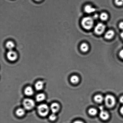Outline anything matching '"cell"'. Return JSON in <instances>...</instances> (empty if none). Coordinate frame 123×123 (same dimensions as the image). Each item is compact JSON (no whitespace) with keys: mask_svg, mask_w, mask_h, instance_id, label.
Segmentation results:
<instances>
[{"mask_svg":"<svg viewBox=\"0 0 123 123\" xmlns=\"http://www.w3.org/2000/svg\"><path fill=\"white\" fill-rule=\"evenodd\" d=\"M82 25L84 29H90L93 28L94 24L93 19L90 17L84 18L81 22Z\"/></svg>","mask_w":123,"mask_h":123,"instance_id":"cell-1","label":"cell"},{"mask_svg":"<svg viewBox=\"0 0 123 123\" xmlns=\"http://www.w3.org/2000/svg\"><path fill=\"white\" fill-rule=\"evenodd\" d=\"M49 109L48 106L45 104L39 105L38 107V112L41 116H46L49 113Z\"/></svg>","mask_w":123,"mask_h":123,"instance_id":"cell-2","label":"cell"},{"mask_svg":"<svg viewBox=\"0 0 123 123\" xmlns=\"http://www.w3.org/2000/svg\"><path fill=\"white\" fill-rule=\"evenodd\" d=\"M105 104L107 107H112L115 105L116 100L115 98L113 96L111 95H107L104 98Z\"/></svg>","mask_w":123,"mask_h":123,"instance_id":"cell-3","label":"cell"},{"mask_svg":"<svg viewBox=\"0 0 123 123\" xmlns=\"http://www.w3.org/2000/svg\"><path fill=\"white\" fill-rule=\"evenodd\" d=\"M23 104L24 108L27 110L32 109L35 106V102L32 99H25Z\"/></svg>","mask_w":123,"mask_h":123,"instance_id":"cell-4","label":"cell"},{"mask_svg":"<svg viewBox=\"0 0 123 123\" xmlns=\"http://www.w3.org/2000/svg\"><path fill=\"white\" fill-rule=\"evenodd\" d=\"M106 28V26L104 24L101 23H98L95 28V32L98 35H101L104 32Z\"/></svg>","mask_w":123,"mask_h":123,"instance_id":"cell-5","label":"cell"},{"mask_svg":"<svg viewBox=\"0 0 123 123\" xmlns=\"http://www.w3.org/2000/svg\"><path fill=\"white\" fill-rule=\"evenodd\" d=\"M17 53L13 50H9L7 54V57L11 61H14L17 58Z\"/></svg>","mask_w":123,"mask_h":123,"instance_id":"cell-6","label":"cell"},{"mask_svg":"<svg viewBox=\"0 0 123 123\" xmlns=\"http://www.w3.org/2000/svg\"><path fill=\"white\" fill-rule=\"evenodd\" d=\"M99 116L101 118L104 120H107L109 117V113L103 110H101Z\"/></svg>","mask_w":123,"mask_h":123,"instance_id":"cell-7","label":"cell"},{"mask_svg":"<svg viewBox=\"0 0 123 123\" xmlns=\"http://www.w3.org/2000/svg\"><path fill=\"white\" fill-rule=\"evenodd\" d=\"M60 109V105L56 103H54L50 106V109L53 113L57 112Z\"/></svg>","mask_w":123,"mask_h":123,"instance_id":"cell-8","label":"cell"},{"mask_svg":"<svg viewBox=\"0 0 123 123\" xmlns=\"http://www.w3.org/2000/svg\"><path fill=\"white\" fill-rule=\"evenodd\" d=\"M84 11L87 13L90 14L94 12L95 11V9L91 6L87 5L85 6Z\"/></svg>","mask_w":123,"mask_h":123,"instance_id":"cell-9","label":"cell"},{"mask_svg":"<svg viewBox=\"0 0 123 123\" xmlns=\"http://www.w3.org/2000/svg\"><path fill=\"white\" fill-rule=\"evenodd\" d=\"M114 34V31L112 30H109L107 31L105 34V37L106 39H110L113 38Z\"/></svg>","mask_w":123,"mask_h":123,"instance_id":"cell-10","label":"cell"},{"mask_svg":"<svg viewBox=\"0 0 123 123\" xmlns=\"http://www.w3.org/2000/svg\"><path fill=\"white\" fill-rule=\"evenodd\" d=\"M26 95L28 96L32 95L34 93V91L32 87H28L25 89L24 91Z\"/></svg>","mask_w":123,"mask_h":123,"instance_id":"cell-11","label":"cell"},{"mask_svg":"<svg viewBox=\"0 0 123 123\" xmlns=\"http://www.w3.org/2000/svg\"><path fill=\"white\" fill-rule=\"evenodd\" d=\"M44 83L43 81H39L37 82L35 84V88L38 90H41L43 88Z\"/></svg>","mask_w":123,"mask_h":123,"instance_id":"cell-12","label":"cell"},{"mask_svg":"<svg viewBox=\"0 0 123 123\" xmlns=\"http://www.w3.org/2000/svg\"><path fill=\"white\" fill-rule=\"evenodd\" d=\"M94 100L95 102L99 103L102 102L104 100L103 97L100 95H97L95 96Z\"/></svg>","mask_w":123,"mask_h":123,"instance_id":"cell-13","label":"cell"},{"mask_svg":"<svg viewBox=\"0 0 123 123\" xmlns=\"http://www.w3.org/2000/svg\"><path fill=\"white\" fill-rule=\"evenodd\" d=\"M45 98V95L43 93H40L37 95L36 99L38 101L40 102L43 101Z\"/></svg>","mask_w":123,"mask_h":123,"instance_id":"cell-14","label":"cell"},{"mask_svg":"<svg viewBox=\"0 0 123 123\" xmlns=\"http://www.w3.org/2000/svg\"><path fill=\"white\" fill-rule=\"evenodd\" d=\"M80 49L82 51L85 52L88 51L89 49V47L87 44L83 43L80 45Z\"/></svg>","mask_w":123,"mask_h":123,"instance_id":"cell-15","label":"cell"},{"mask_svg":"<svg viewBox=\"0 0 123 123\" xmlns=\"http://www.w3.org/2000/svg\"><path fill=\"white\" fill-rule=\"evenodd\" d=\"M6 46L9 50H12L15 46V45L13 42L11 41H8L7 42Z\"/></svg>","mask_w":123,"mask_h":123,"instance_id":"cell-16","label":"cell"},{"mask_svg":"<svg viewBox=\"0 0 123 123\" xmlns=\"http://www.w3.org/2000/svg\"><path fill=\"white\" fill-rule=\"evenodd\" d=\"M25 112L24 109L19 108L16 111V114L19 117H22L24 115Z\"/></svg>","mask_w":123,"mask_h":123,"instance_id":"cell-17","label":"cell"},{"mask_svg":"<svg viewBox=\"0 0 123 123\" xmlns=\"http://www.w3.org/2000/svg\"><path fill=\"white\" fill-rule=\"evenodd\" d=\"M79 80L78 77L76 75H73L71 77L70 81L71 82L74 84L78 83Z\"/></svg>","mask_w":123,"mask_h":123,"instance_id":"cell-18","label":"cell"},{"mask_svg":"<svg viewBox=\"0 0 123 123\" xmlns=\"http://www.w3.org/2000/svg\"><path fill=\"white\" fill-rule=\"evenodd\" d=\"M100 17L101 19L103 21H106L107 19L108 18V15L107 13H106L103 12L102 13L100 16Z\"/></svg>","mask_w":123,"mask_h":123,"instance_id":"cell-19","label":"cell"},{"mask_svg":"<svg viewBox=\"0 0 123 123\" xmlns=\"http://www.w3.org/2000/svg\"><path fill=\"white\" fill-rule=\"evenodd\" d=\"M89 113V114L92 116L95 115L97 113V111L95 109L91 108L88 111Z\"/></svg>","mask_w":123,"mask_h":123,"instance_id":"cell-20","label":"cell"},{"mask_svg":"<svg viewBox=\"0 0 123 123\" xmlns=\"http://www.w3.org/2000/svg\"><path fill=\"white\" fill-rule=\"evenodd\" d=\"M114 2L117 5L119 6L123 5V0H114Z\"/></svg>","mask_w":123,"mask_h":123,"instance_id":"cell-21","label":"cell"},{"mask_svg":"<svg viewBox=\"0 0 123 123\" xmlns=\"http://www.w3.org/2000/svg\"><path fill=\"white\" fill-rule=\"evenodd\" d=\"M56 118V115L55 113H53L49 116V119L50 120H55Z\"/></svg>","mask_w":123,"mask_h":123,"instance_id":"cell-22","label":"cell"},{"mask_svg":"<svg viewBox=\"0 0 123 123\" xmlns=\"http://www.w3.org/2000/svg\"><path fill=\"white\" fill-rule=\"evenodd\" d=\"M119 56L121 58L123 59V49L122 50L119 52Z\"/></svg>","mask_w":123,"mask_h":123,"instance_id":"cell-23","label":"cell"},{"mask_svg":"<svg viewBox=\"0 0 123 123\" xmlns=\"http://www.w3.org/2000/svg\"><path fill=\"white\" fill-rule=\"evenodd\" d=\"M119 27L120 29L123 30V22H121L119 23Z\"/></svg>","mask_w":123,"mask_h":123,"instance_id":"cell-24","label":"cell"},{"mask_svg":"<svg viewBox=\"0 0 123 123\" xmlns=\"http://www.w3.org/2000/svg\"><path fill=\"white\" fill-rule=\"evenodd\" d=\"M119 101L121 103L123 104V96L120 98V99H119Z\"/></svg>","mask_w":123,"mask_h":123,"instance_id":"cell-25","label":"cell"},{"mask_svg":"<svg viewBox=\"0 0 123 123\" xmlns=\"http://www.w3.org/2000/svg\"><path fill=\"white\" fill-rule=\"evenodd\" d=\"M120 113L123 115V106H122L120 109Z\"/></svg>","mask_w":123,"mask_h":123,"instance_id":"cell-26","label":"cell"},{"mask_svg":"<svg viewBox=\"0 0 123 123\" xmlns=\"http://www.w3.org/2000/svg\"><path fill=\"white\" fill-rule=\"evenodd\" d=\"M73 123H84L80 121H76L74 122Z\"/></svg>","mask_w":123,"mask_h":123,"instance_id":"cell-27","label":"cell"},{"mask_svg":"<svg viewBox=\"0 0 123 123\" xmlns=\"http://www.w3.org/2000/svg\"><path fill=\"white\" fill-rule=\"evenodd\" d=\"M94 17V18L95 19H97L98 17V15L96 14V15H94V16H93Z\"/></svg>","mask_w":123,"mask_h":123,"instance_id":"cell-28","label":"cell"},{"mask_svg":"<svg viewBox=\"0 0 123 123\" xmlns=\"http://www.w3.org/2000/svg\"><path fill=\"white\" fill-rule=\"evenodd\" d=\"M120 35L122 38L123 39V31L121 33V34Z\"/></svg>","mask_w":123,"mask_h":123,"instance_id":"cell-29","label":"cell"},{"mask_svg":"<svg viewBox=\"0 0 123 123\" xmlns=\"http://www.w3.org/2000/svg\"><path fill=\"white\" fill-rule=\"evenodd\" d=\"M35 0L36 1L39 2L42 1V0Z\"/></svg>","mask_w":123,"mask_h":123,"instance_id":"cell-30","label":"cell"}]
</instances>
